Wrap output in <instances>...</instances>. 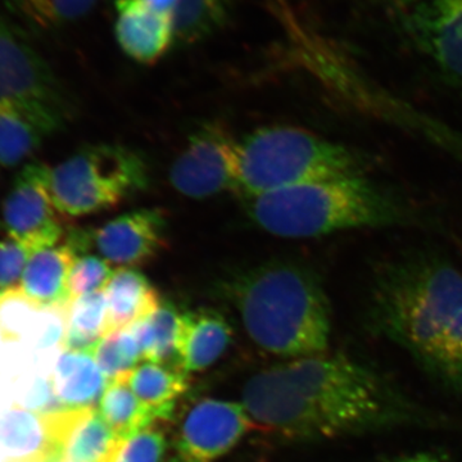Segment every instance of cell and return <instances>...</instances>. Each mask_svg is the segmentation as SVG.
I'll return each instance as SVG.
<instances>
[{
  "label": "cell",
  "instance_id": "obj_14",
  "mask_svg": "<svg viewBox=\"0 0 462 462\" xmlns=\"http://www.w3.org/2000/svg\"><path fill=\"white\" fill-rule=\"evenodd\" d=\"M116 9V39L135 62L153 65L173 47L172 14L154 11L144 0H117Z\"/></svg>",
  "mask_w": 462,
  "mask_h": 462
},
{
  "label": "cell",
  "instance_id": "obj_21",
  "mask_svg": "<svg viewBox=\"0 0 462 462\" xmlns=\"http://www.w3.org/2000/svg\"><path fill=\"white\" fill-rule=\"evenodd\" d=\"M182 315L172 303L161 302L153 314L130 327L141 346L143 361L179 367Z\"/></svg>",
  "mask_w": 462,
  "mask_h": 462
},
{
  "label": "cell",
  "instance_id": "obj_4",
  "mask_svg": "<svg viewBox=\"0 0 462 462\" xmlns=\"http://www.w3.org/2000/svg\"><path fill=\"white\" fill-rule=\"evenodd\" d=\"M249 218L282 238L411 224L409 205L365 173L300 182L245 199Z\"/></svg>",
  "mask_w": 462,
  "mask_h": 462
},
{
  "label": "cell",
  "instance_id": "obj_18",
  "mask_svg": "<svg viewBox=\"0 0 462 462\" xmlns=\"http://www.w3.org/2000/svg\"><path fill=\"white\" fill-rule=\"evenodd\" d=\"M56 454L47 415L14 406L0 412L2 462H48Z\"/></svg>",
  "mask_w": 462,
  "mask_h": 462
},
{
  "label": "cell",
  "instance_id": "obj_5",
  "mask_svg": "<svg viewBox=\"0 0 462 462\" xmlns=\"http://www.w3.org/2000/svg\"><path fill=\"white\" fill-rule=\"evenodd\" d=\"M355 149L294 126H264L240 141L238 194L254 199L300 182L366 172Z\"/></svg>",
  "mask_w": 462,
  "mask_h": 462
},
{
  "label": "cell",
  "instance_id": "obj_11",
  "mask_svg": "<svg viewBox=\"0 0 462 462\" xmlns=\"http://www.w3.org/2000/svg\"><path fill=\"white\" fill-rule=\"evenodd\" d=\"M256 430L243 404L203 400L185 416L169 462H215Z\"/></svg>",
  "mask_w": 462,
  "mask_h": 462
},
{
  "label": "cell",
  "instance_id": "obj_33",
  "mask_svg": "<svg viewBox=\"0 0 462 462\" xmlns=\"http://www.w3.org/2000/svg\"><path fill=\"white\" fill-rule=\"evenodd\" d=\"M21 407L42 416L63 411L54 393L50 376H35L32 380L23 393Z\"/></svg>",
  "mask_w": 462,
  "mask_h": 462
},
{
  "label": "cell",
  "instance_id": "obj_10",
  "mask_svg": "<svg viewBox=\"0 0 462 462\" xmlns=\"http://www.w3.org/2000/svg\"><path fill=\"white\" fill-rule=\"evenodd\" d=\"M47 165L29 163L17 176L2 207L3 229L32 254L60 245L65 220L48 190Z\"/></svg>",
  "mask_w": 462,
  "mask_h": 462
},
{
  "label": "cell",
  "instance_id": "obj_30",
  "mask_svg": "<svg viewBox=\"0 0 462 462\" xmlns=\"http://www.w3.org/2000/svg\"><path fill=\"white\" fill-rule=\"evenodd\" d=\"M166 446L165 433L152 424L121 439L108 462H162Z\"/></svg>",
  "mask_w": 462,
  "mask_h": 462
},
{
  "label": "cell",
  "instance_id": "obj_13",
  "mask_svg": "<svg viewBox=\"0 0 462 462\" xmlns=\"http://www.w3.org/2000/svg\"><path fill=\"white\" fill-rule=\"evenodd\" d=\"M47 416L56 454L65 462H108L120 443L97 407Z\"/></svg>",
  "mask_w": 462,
  "mask_h": 462
},
{
  "label": "cell",
  "instance_id": "obj_25",
  "mask_svg": "<svg viewBox=\"0 0 462 462\" xmlns=\"http://www.w3.org/2000/svg\"><path fill=\"white\" fill-rule=\"evenodd\" d=\"M9 14L36 30L51 32L89 14L98 0H3Z\"/></svg>",
  "mask_w": 462,
  "mask_h": 462
},
{
  "label": "cell",
  "instance_id": "obj_7",
  "mask_svg": "<svg viewBox=\"0 0 462 462\" xmlns=\"http://www.w3.org/2000/svg\"><path fill=\"white\" fill-rule=\"evenodd\" d=\"M367 14L443 81L462 90V0H360Z\"/></svg>",
  "mask_w": 462,
  "mask_h": 462
},
{
  "label": "cell",
  "instance_id": "obj_28",
  "mask_svg": "<svg viewBox=\"0 0 462 462\" xmlns=\"http://www.w3.org/2000/svg\"><path fill=\"white\" fill-rule=\"evenodd\" d=\"M108 382L132 372L143 360L141 346L132 328L107 334L93 351Z\"/></svg>",
  "mask_w": 462,
  "mask_h": 462
},
{
  "label": "cell",
  "instance_id": "obj_34",
  "mask_svg": "<svg viewBox=\"0 0 462 462\" xmlns=\"http://www.w3.org/2000/svg\"><path fill=\"white\" fill-rule=\"evenodd\" d=\"M382 462H451L443 457L442 455L433 454V452H418V454L400 456V457L391 458V460Z\"/></svg>",
  "mask_w": 462,
  "mask_h": 462
},
{
  "label": "cell",
  "instance_id": "obj_23",
  "mask_svg": "<svg viewBox=\"0 0 462 462\" xmlns=\"http://www.w3.org/2000/svg\"><path fill=\"white\" fill-rule=\"evenodd\" d=\"M107 334L108 309L105 291L85 294L69 302L63 349L93 352Z\"/></svg>",
  "mask_w": 462,
  "mask_h": 462
},
{
  "label": "cell",
  "instance_id": "obj_22",
  "mask_svg": "<svg viewBox=\"0 0 462 462\" xmlns=\"http://www.w3.org/2000/svg\"><path fill=\"white\" fill-rule=\"evenodd\" d=\"M97 409L120 439L133 436L160 420L156 412L135 396L124 376L108 382Z\"/></svg>",
  "mask_w": 462,
  "mask_h": 462
},
{
  "label": "cell",
  "instance_id": "obj_9",
  "mask_svg": "<svg viewBox=\"0 0 462 462\" xmlns=\"http://www.w3.org/2000/svg\"><path fill=\"white\" fill-rule=\"evenodd\" d=\"M239 179L240 141L220 123L203 125L194 133L170 169L173 189L193 199L238 193Z\"/></svg>",
  "mask_w": 462,
  "mask_h": 462
},
{
  "label": "cell",
  "instance_id": "obj_16",
  "mask_svg": "<svg viewBox=\"0 0 462 462\" xmlns=\"http://www.w3.org/2000/svg\"><path fill=\"white\" fill-rule=\"evenodd\" d=\"M50 378L63 410L98 406L108 384L90 351L63 349L54 361Z\"/></svg>",
  "mask_w": 462,
  "mask_h": 462
},
{
  "label": "cell",
  "instance_id": "obj_12",
  "mask_svg": "<svg viewBox=\"0 0 462 462\" xmlns=\"http://www.w3.org/2000/svg\"><path fill=\"white\" fill-rule=\"evenodd\" d=\"M91 245L112 266L138 269L169 245L166 216L152 208L127 212L94 231Z\"/></svg>",
  "mask_w": 462,
  "mask_h": 462
},
{
  "label": "cell",
  "instance_id": "obj_29",
  "mask_svg": "<svg viewBox=\"0 0 462 462\" xmlns=\"http://www.w3.org/2000/svg\"><path fill=\"white\" fill-rule=\"evenodd\" d=\"M420 365L447 387L462 391V314Z\"/></svg>",
  "mask_w": 462,
  "mask_h": 462
},
{
  "label": "cell",
  "instance_id": "obj_1",
  "mask_svg": "<svg viewBox=\"0 0 462 462\" xmlns=\"http://www.w3.org/2000/svg\"><path fill=\"white\" fill-rule=\"evenodd\" d=\"M242 401L256 430L294 442L439 422L391 380L345 354L294 358L257 373Z\"/></svg>",
  "mask_w": 462,
  "mask_h": 462
},
{
  "label": "cell",
  "instance_id": "obj_3",
  "mask_svg": "<svg viewBox=\"0 0 462 462\" xmlns=\"http://www.w3.org/2000/svg\"><path fill=\"white\" fill-rule=\"evenodd\" d=\"M462 314V267L431 252L382 264L370 287V328L422 363Z\"/></svg>",
  "mask_w": 462,
  "mask_h": 462
},
{
  "label": "cell",
  "instance_id": "obj_31",
  "mask_svg": "<svg viewBox=\"0 0 462 462\" xmlns=\"http://www.w3.org/2000/svg\"><path fill=\"white\" fill-rule=\"evenodd\" d=\"M115 269L103 257L85 254L76 258L69 275V293L75 298L105 291L114 276Z\"/></svg>",
  "mask_w": 462,
  "mask_h": 462
},
{
  "label": "cell",
  "instance_id": "obj_20",
  "mask_svg": "<svg viewBox=\"0 0 462 462\" xmlns=\"http://www.w3.org/2000/svg\"><path fill=\"white\" fill-rule=\"evenodd\" d=\"M121 376L135 396L156 412L160 420L170 418L176 400L189 387L188 374L167 365L139 364L132 372Z\"/></svg>",
  "mask_w": 462,
  "mask_h": 462
},
{
  "label": "cell",
  "instance_id": "obj_24",
  "mask_svg": "<svg viewBox=\"0 0 462 462\" xmlns=\"http://www.w3.org/2000/svg\"><path fill=\"white\" fill-rule=\"evenodd\" d=\"M234 0H178L172 11L173 45L205 41L225 25Z\"/></svg>",
  "mask_w": 462,
  "mask_h": 462
},
{
  "label": "cell",
  "instance_id": "obj_8",
  "mask_svg": "<svg viewBox=\"0 0 462 462\" xmlns=\"http://www.w3.org/2000/svg\"><path fill=\"white\" fill-rule=\"evenodd\" d=\"M0 107L23 116L45 136L72 116L69 94L23 30L0 16Z\"/></svg>",
  "mask_w": 462,
  "mask_h": 462
},
{
  "label": "cell",
  "instance_id": "obj_17",
  "mask_svg": "<svg viewBox=\"0 0 462 462\" xmlns=\"http://www.w3.org/2000/svg\"><path fill=\"white\" fill-rule=\"evenodd\" d=\"M230 340L229 322L220 312L207 309L184 312L179 369L187 374L206 370L224 355Z\"/></svg>",
  "mask_w": 462,
  "mask_h": 462
},
{
  "label": "cell",
  "instance_id": "obj_15",
  "mask_svg": "<svg viewBox=\"0 0 462 462\" xmlns=\"http://www.w3.org/2000/svg\"><path fill=\"white\" fill-rule=\"evenodd\" d=\"M76 258L78 254L69 243L33 252L21 281V291L41 307L69 306V275Z\"/></svg>",
  "mask_w": 462,
  "mask_h": 462
},
{
  "label": "cell",
  "instance_id": "obj_6",
  "mask_svg": "<svg viewBox=\"0 0 462 462\" xmlns=\"http://www.w3.org/2000/svg\"><path fill=\"white\" fill-rule=\"evenodd\" d=\"M148 181L143 157L118 144L85 147L47 173L51 200L65 218L115 208L144 190Z\"/></svg>",
  "mask_w": 462,
  "mask_h": 462
},
{
  "label": "cell",
  "instance_id": "obj_32",
  "mask_svg": "<svg viewBox=\"0 0 462 462\" xmlns=\"http://www.w3.org/2000/svg\"><path fill=\"white\" fill-rule=\"evenodd\" d=\"M32 252L16 240H0V293L20 288Z\"/></svg>",
  "mask_w": 462,
  "mask_h": 462
},
{
  "label": "cell",
  "instance_id": "obj_35",
  "mask_svg": "<svg viewBox=\"0 0 462 462\" xmlns=\"http://www.w3.org/2000/svg\"><path fill=\"white\" fill-rule=\"evenodd\" d=\"M149 7L153 8L154 11L161 12V14H172L173 8H175L178 0H144Z\"/></svg>",
  "mask_w": 462,
  "mask_h": 462
},
{
  "label": "cell",
  "instance_id": "obj_36",
  "mask_svg": "<svg viewBox=\"0 0 462 462\" xmlns=\"http://www.w3.org/2000/svg\"><path fill=\"white\" fill-rule=\"evenodd\" d=\"M48 462H65V461L60 460V457H57V456H54V457H53V458H51V460H50V461H48Z\"/></svg>",
  "mask_w": 462,
  "mask_h": 462
},
{
  "label": "cell",
  "instance_id": "obj_26",
  "mask_svg": "<svg viewBox=\"0 0 462 462\" xmlns=\"http://www.w3.org/2000/svg\"><path fill=\"white\" fill-rule=\"evenodd\" d=\"M47 138L27 118L11 108L0 107V167L25 163Z\"/></svg>",
  "mask_w": 462,
  "mask_h": 462
},
{
  "label": "cell",
  "instance_id": "obj_2",
  "mask_svg": "<svg viewBox=\"0 0 462 462\" xmlns=\"http://www.w3.org/2000/svg\"><path fill=\"white\" fill-rule=\"evenodd\" d=\"M221 296L236 307L252 342L279 357L325 354L331 334L329 298L305 264L270 260L225 276Z\"/></svg>",
  "mask_w": 462,
  "mask_h": 462
},
{
  "label": "cell",
  "instance_id": "obj_19",
  "mask_svg": "<svg viewBox=\"0 0 462 462\" xmlns=\"http://www.w3.org/2000/svg\"><path fill=\"white\" fill-rule=\"evenodd\" d=\"M108 309V334L126 329L153 314L160 307V294L138 269H116L105 289Z\"/></svg>",
  "mask_w": 462,
  "mask_h": 462
},
{
  "label": "cell",
  "instance_id": "obj_27",
  "mask_svg": "<svg viewBox=\"0 0 462 462\" xmlns=\"http://www.w3.org/2000/svg\"><path fill=\"white\" fill-rule=\"evenodd\" d=\"M42 309L29 300L21 288L0 293V337L7 342H25L30 346L39 324Z\"/></svg>",
  "mask_w": 462,
  "mask_h": 462
}]
</instances>
